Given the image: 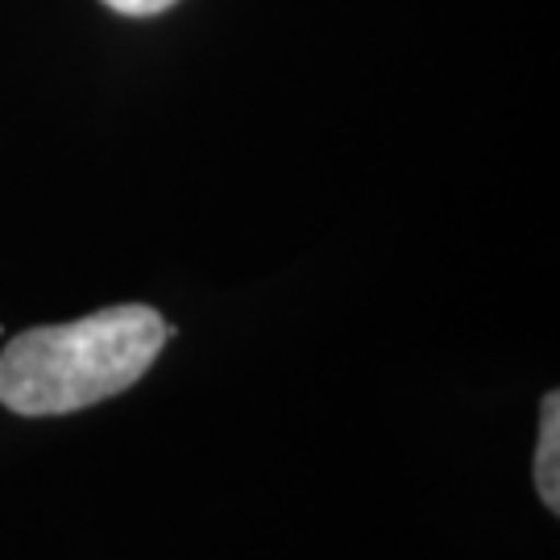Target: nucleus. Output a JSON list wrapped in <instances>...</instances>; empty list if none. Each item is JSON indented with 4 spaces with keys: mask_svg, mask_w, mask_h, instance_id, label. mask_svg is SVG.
Returning a JSON list of instances; mask_svg holds the SVG:
<instances>
[{
    "mask_svg": "<svg viewBox=\"0 0 560 560\" xmlns=\"http://www.w3.org/2000/svg\"><path fill=\"white\" fill-rule=\"evenodd\" d=\"M166 340L171 324L145 303L25 328L0 349V402L13 416H71L96 407L145 378Z\"/></svg>",
    "mask_w": 560,
    "mask_h": 560,
    "instance_id": "obj_1",
    "label": "nucleus"
},
{
    "mask_svg": "<svg viewBox=\"0 0 560 560\" xmlns=\"http://www.w3.org/2000/svg\"><path fill=\"white\" fill-rule=\"evenodd\" d=\"M536 490L544 506L560 511V395L548 390L540 407V444H536Z\"/></svg>",
    "mask_w": 560,
    "mask_h": 560,
    "instance_id": "obj_2",
    "label": "nucleus"
},
{
    "mask_svg": "<svg viewBox=\"0 0 560 560\" xmlns=\"http://www.w3.org/2000/svg\"><path fill=\"white\" fill-rule=\"evenodd\" d=\"M104 4L113 13H120V18H159V13H166L179 0H104Z\"/></svg>",
    "mask_w": 560,
    "mask_h": 560,
    "instance_id": "obj_3",
    "label": "nucleus"
}]
</instances>
